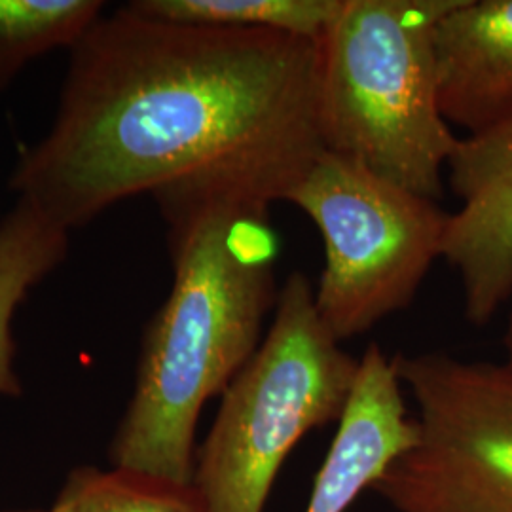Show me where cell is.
<instances>
[{
  "instance_id": "6da1fadb",
  "label": "cell",
  "mask_w": 512,
  "mask_h": 512,
  "mask_svg": "<svg viewBox=\"0 0 512 512\" xmlns=\"http://www.w3.org/2000/svg\"><path fill=\"white\" fill-rule=\"evenodd\" d=\"M319 44L152 18L128 2L71 50L48 133L19 156L18 200L65 230L203 173L272 183L281 202L325 150Z\"/></svg>"
},
{
  "instance_id": "7a4b0ae2",
  "label": "cell",
  "mask_w": 512,
  "mask_h": 512,
  "mask_svg": "<svg viewBox=\"0 0 512 512\" xmlns=\"http://www.w3.org/2000/svg\"><path fill=\"white\" fill-rule=\"evenodd\" d=\"M173 285L148 323L112 467L192 482L205 404L251 361L277 304L274 184L217 171L156 190Z\"/></svg>"
},
{
  "instance_id": "3957f363",
  "label": "cell",
  "mask_w": 512,
  "mask_h": 512,
  "mask_svg": "<svg viewBox=\"0 0 512 512\" xmlns=\"http://www.w3.org/2000/svg\"><path fill=\"white\" fill-rule=\"evenodd\" d=\"M456 0H344L319 42L323 148L439 202L458 145L439 107L435 29Z\"/></svg>"
},
{
  "instance_id": "277c9868",
  "label": "cell",
  "mask_w": 512,
  "mask_h": 512,
  "mask_svg": "<svg viewBox=\"0 0 512 512\" xmlns=\"http://www.w3.org/2000/svg\"><path fill=\"white\" fill-rule=\"evenodd\" d=\"M274 321L251 361L220 395L196 448L194 484L209 512H266L275 480L298 442L342 418L359 372L315 308L300 272L279 289Z\"/></svg>"
},
{
  "instance_id": "5b68a950",
  "label": "cell",
  "mask_w": 512,
  "mask_h": 512,
  "mask_svg": "<svg viewBox=\"0 0 512 512\" xmlns=\"http://www.w3.org/2000/svg\"><path fill=\"white\" fill-rule=\"evenodd\" d=\"M293 203L317 226L325 266L315 308L344 342L414 302L452 213L351 158L323 150L293 184Z\"/></svg>"
},
{
  "instance_id": "8992f818",
  "label": "cell",
  "mask_w": 512,
  "mask_h": 512,
  "mask_svg": "<svg viewBox=\"0 0 512 512\" xmlns=\"http://www.w3.org/2000/svg\"><path fill=\"white\" fill-rule=\"evenodd\" d=\"M418 439L372 494L395 512H512V368L448 353L393 355Z\"/></svg>"
},
{
  "instance_id": "52a82bcc",
  "label": "cell",
  "mask_w": 512,
  "mask_h": 512,
  "mask_svg": "<svg viewBox=\"0 0 512 512\" xmlns=\"http://www.w3.org/2000/svg\"><path fill=\"white\" fill-rule=\"evenodd\" d=\"M446 171L461 205L442 258L461 279L465 317L482 327L512 298V120L459 137Z\"/></svg>"
},
{
  "instance_id": "ba28073f",
  "label": "cell",
  "mask_w": 512,
  "mask_h": 512,
  "mask_svg": "<svg viewBox=\"0 0 512 512\" xmlns=\"http://www.w3.org/2000/svg\"><path fill=\"white\" fill-rule=\"evenodd\" d=\"M418 439L393 357L370 344L304 512H348Z\"/></svg>"
},
{
  "instance_id": "9c48e42d",
  "label": "cell",
  "mask_w": 512,
  "mask_h": 512,
  "mask_svg": "<svg viewBox=\"0 0 512 512\" xmlns=\"http://www.w3.org/2000/svg\"><path fill=\"white\" fill-rule=\"evenodd\" d=\"M439 107L476 135L512 120V0H456L435 29Z\"/></svg>"
},
{
  "instance_id": "30bf717a",
  "label": "cell",
  "mask_w": 512,
  "mask_h": 512,
  "mask_svg": "<svg viewBox=\"0 0 512 512\" xmlns=\"http://www.w3.org/2000/svg\"><path fill=\"white\" fill-rule=\"evenodd\" d=\"M69 234L25 200L0 219V397L21 393L12 330L16 311L65 260Z\"/></svg>"
},
{
  "instance_id": "8fae6325",
  "label": "cell",
  "mask_w": 512,
  "mask_h": 512,
  "mask_svg": "<svg viewBox=\"0 0 512 512\" xmlns=\"http://www.w3.org/2000/svg\"><path fill=\"white\" fill-rule=\"evenodd\" d=\"M141 14L181 23L264 29L321 42L344 0H131Z\"/></svg>"
},
{
  "instance_id": "7c38bea8",
  "label": "cell",
  "mask_w": 512,
  "mask_h": 512,
  "mask_svg": "<svg viewBox=\"0 0 512 512\" xmlns=\"http://www.w3.org/2000/svg\"><path fill=\"white\" fill-rule=\"evenodd\" d=\"M105 6L103 0H0V90L38 57L71 52Z\"/></svg>"
},
{
  "instance_id": "4fadbf2b",
  "label": "cell",
  "mask_w": 512,
  "mask_h": 512,
  "mask_svg": "<svg viewBox=\"0 0 512 512\" xmlns=\"http://www.w3.org/2000/svg\"><path fill=\"white\" fill-rule=\"evenodd\" d=\"M48 512H209L192 482L145 471L78 467L65 480Z\"/></svg>"
},
{
  "instance_id": "5bb4252c",
  "label": "cell",
  "mask_w": 512,
  "mask_h": 512,
  "mask_svg": "<svg viewBox=\"0 0 512 512\" xmlns=\"http://www.w3.org/2000/svg\"><path fill=\"white\" fill-rule=\"evenodd\" d=\"M509 304H511V310H509V321H507V330H505L503 346H505V355H507L505 363H507V365L511 366L512 368V298Z\"/></svg>"
},
{
  "instance_id": "9a60e30c",
  "label": "cell",
  "mask_w": 512,
  "mask_h": 512,
  "mask_svg": "<svg viewBox=\"0 0 512 512\" xmlns=\"http://www.w3.org/2000/svg\"><path fill=\"white\" fill-rule=\"evenodd\" d=\"M37 512H42V511H37ZM44 512H48V511H44Z\"/></svg>"
}]
</instances>
